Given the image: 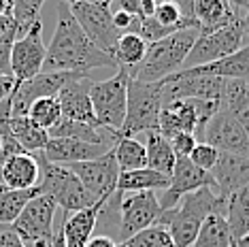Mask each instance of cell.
<instances>
[{
    "label": "cell",
    "mask_w": 249,
    "mask_h": 247,
    "mask_svg": "<svg viewBox=\"0 0 249 247\" xmlns=\"http://www.w3.org/2000/svg\"><path fill=\"white\" fill-rule=\"evenodd\" d=\"M9 128L13 132L15 141L21 145V149L28 154H38L45 149L49 141V132L32 124L26 115H11L9 117Z\"/></svg>",
    "instance_id": "f1b7e54d"
},
{
    "label": "cell",
    "mask_w": 249,
    "mask_h": 247,
    "mask_svg": "<svg viewBox=\"0 0 249 247\" xmlns=\"http://www.w3.org/2000/svg\"><path fill=\"white\" fill-rule=\"evenodd\" d=\"M162 88L160 83H143L130 77L128 83V105H126V120H124L120 137H137L141 132L158 130L162 113Z\"/></svg>",
    "instance_id": "5b68a950"
},
{
    "label": "cell",
    "mask_w": 249,
    "mask_h": 247,
    "mask_svg": "<svg viewBox=\"0 0 249 247\" xmlns=\"http://www.w3.org/2000/svg\"><path fill=\"white\" fill-rule=\"evenodd\" d=\"M117 247H175L171 234L162 226H149L141 232L132 234L130 239L117 243Z\"/></svg>",
    "instance_id": "d590c367"
},
{
    "label": "cell",
    "mask_w": 249,
    "mask_h": 247,
    "mask_svg": "<svg viewBox=\"0 0 249 247\" xmlns=\"http://www.w3.org/2000/svg\"><path fill=\"white\" fill-rule=\"evenodd\" d=\"M113 2L117 4V11H124V13L139 18V0H113Z\"/></svg>",
    "instance_id": "b9f144b4"
},
{
    "label": "cell",
    "mask_w": 249,
    "mask_h": 247,
    "mask_svg": "<svg viewBox=\"0 0 249 247\" xmlns=\"http://www.w3.org/2000/svg\"><path fill=\"white\" fill-rule=\"evenodd\" d=\"M228 2L239 11H249V0H228Z\"/></svg>",
    "instance_id": "7dc6e473"
},
{
    "label": "cell",
    "mask_w": 249,
    "mask_h": 247,
    "mask_svg": "<svg viewBox=\"0 0 249 247\" xmlns=\"http://www.w3.org/2000/svg\"><path fill=\"white\" fill-rule=\"evenodd\" d=\"M222 103H211V100H196V98H183L173 100V103L162 106L160 124L158 132L166 139H173L179 132H192L198 139L202 137L205 126L215 115Z\"/></svg>",
    "instance_id": "52a82bcc"
},
{
    "label": "cell",
    "mask_w": 249,
    "mask_h": 247,
    "mask_svg": "<svg viewBox=\"0 0 249 247\" xmlns=\"http://www.w3.org/2000/svg\"><path fill=\"white\" fill-rule=\"evenodd\" d=\"M113 154H115L120 173L124 171H137V168L147 166V154L145 145L132 137H120L113 145Z\"/></svg>",
    "instance_id": "1f68e13d"
},
{
    "label": "cell",
    "mask_w": 249,
    "mask_h": 247,
    "mask_svg": "<svg viewBox=\"0 0 249 247\" xmlns=\"http://www.w3.org/2000/svg\"><path fill=\"white\" fill-rule=\"evenodd\" d=\"M241 30H243V38H245V45L249 43V11H243L241 18H239Z\"/></svg>",
    "instance_id": "ee69618b"
},
{
    "label": "cell",
    "mask_w": 249,
    "mask_h": 247,
    "mask_svg": "<svg viewBox=\"0 0 249 247\" xmlns=\"http://www.w3.org/2000/svg\"><path fill=\"white\" fill-rule=\"evenodd\" d=\"M45 55H47V45L43 43V21L36 19L35 24L28 28L26 35H21L13 43L11 52V72L15 81H28L43 72Z\"/></svg>",
    "instance_id": "9a60e30c"
},
{
    "label": "cell",
    "mask_w": 249,
    "mask_h": 247,
    "mask_svg": "<svg viewBox=\"0 0 249 247\" xmlns=\"http://www.w3.org/2000/svg\"><path fill=\"white\" fill-rule=\"evenodd\" d=\"M198 36H200L198 28H183L171 36L149 43L143 62L134 71H130V77L143 83H158L171 77L173 72L183 69V62Z\"/></svg>",
    "instance_id": "3957f363"
},
{
    "label": "cell",
    "mask_w": 249,
    "mask_h": 247,
    "mask_svg": "<svg viewBox=\"0 0 249 247\" xmlns=\"http://www.w3.org/2000/svg\"><path fill=\"white\" fill-rule=\"evenodd\" d=\"M171 177L160 175L151 168H137V171H124L117 179V194H132V192H156L166 190Z\"/></svg>",
    "instance_id": "d4e9b609"
},
{
    "label": "cell",
    "mask_w": 249,
    "mask_h": 247,
    "mask_svg": "<svg viewBox=\"0 0 249 247\" xmlns=\"http://www.w3.org/2000/svg\"><path fill=\"white\" fill-rule=\"evenodd\" d=\"M38 160L35 154H18L11 156L0 164V181L7 185L9 190H30L38 185Z\"/></svg>",
    "instance_id": "7402d4cb"
},
{
    "label": "cell",
    "mask_w": 249,
    "mask_h": 247,
    "mask_svg": "<svg viewBox=\"0 0 249 247\" xmlns=\"http://www.w3.org/2000/svg\"><path fill=\"white\" fill-rule=\"evenodd\" d=\"M236 247H249V232H247V234H245V237H243V239H241V243H239V245H236Z\"/></svg>",
    "instance_id": "681fc988"
},
{
    "label": "cell",
    "mask_w": 249,
    "mask_h": 247,
    "mask_svg": "<svg viewBox=\"0 0 249 247\" xmlns=\"http://www.w3.org/2000/svg\"><path fill=\"white\" fill-rule=\"evenodd\" d=\"M198 71L205 75L222 77V79H239V81H249V43L234 52L228 58H222L211 64L198 66Z\"/></svg>",
    "instance_id": "4316f807"
},
{
    "label": "cell",
    "mask_w": 249,
    "mask_h": 247,
    "mask_svg": "<svg viewBox=\"0 0 249 247\" xmlns=\"http://www.w3.org/2000/svg\"><path fill=\"white\" fill-rule=\"evenodd\" d=\"M168 141H171V147L177 158H188L192 154V149L196 147L198 139L192 132H179V134H175L173 139H168Z\"/></svg>",
    "instance_id": "f35d334b"
},
{
    "label": "cell",
    "mask_w": 249,
    "mask_h": 247,
    "mask_svg": "<svg viewBox=\"0 0 249 247\" xmlns=\"http://www.w3.org/2000/svg\"><path fill=\"white\" fill-rule=\"evenodd\" d=\"M36 160H38V190L41 194H47L53 198V203L62 207L66 213H75L81 209L96 205V200L88 194V190L83 188V183L77 179V175L71 171L69 166L53 164L43 158V154L38 151Z\"/></svg>",
    "instance_id": "277c9868"
},
{
    "label": "cell",
    "mask_w": 249,
    "mask_h": 247,
    "mask_svg": "<svg viewBox=\"0 0 249 247\" xmlns=\"http://www.w3.org/2000/svg\"><path fill=\"white\" fill-rule=\"evenodd\" d=\"M89 86H92V77L83 75L60 89V94L55 98L60 103L62 117L89 124V126H98L92 109V100H89Z\"/></svg>",
    "instance_id": "d6986e66"
},
{
    "label": "cell",
    "mask_w": 249,
    "mask_h": 247,
    "mask_svg": "<svg viewBox=\"0 0 249 247\" xmlns=\"http://www.w3.org/2000/svg\"><path fill=\"white\" fill-rule=\"evenodd\" d=\"M128 83L130 71L117 69L113 77L105 81H92L89 86V100L100 128L120 132L126 120V105H128Z\"/></svg>",
    "instance_id": "8992f818"
},
{
    "label": "cell",
    "mask_w": 249,
    "mask_h": 247,
    "mask_svg": "<svg viewBox=\"0 0 249 247\" xmlns=\"http://www.w3.org/2000/svg\"><path fill=\"white\" fill-rule=\"evenodd\" d=\"M160 211V200H158L156 192H132L128 196H122L120 205H117V213H120L117 243L154 226Z\"/></svg>",
    "instance_id": "5bb4252c"
},
{
    "label": "cell",
    "mask_w": 249,
    "mask_h": 247,
    "mask_svg": "<svg viewBox=\"0 0 249 247\" xmlns=\"http://www.w3.org/2000/svg\"><path fill=\"white\" fill-rule=\"evenodd\" d=\"M86 247H117V243H115V239L107 237V234H96V237L88 241Z\"/></svg>",
    "instance_id": "7bdbcfd3"
},
{
    "label": "cell",
    "mask_w": 249,
    "mask_h": 247,
    "mask_svg": "<svg viewBox=\"0 0 249 247\" xmlns=\"http://www.w3.org/2000/svg\"><path fill=\"white\" fill-rule=\"evenodd\" d=\"M7 190H9V188H7V185H4L2 181H0V196H2L4 192H7Z\"/></svg>",
    "instance_id": "f907efd6"
},
{
    "label": "cell",
    "mask_w": 249,
    "mask_h": 247,
    "mask_svg": "<svg viewBox=\"0 0 249 247\" xmlns=\"http://www.w3.org/2000/svg\"><path fill=\"white\" fill-rule=\"evenodd\" d=\"M0 247H26L11 224H0Z\"/></svg>",
    "instance_id": "ab89813d"
},
{
    "label": "cell",
    "mask_w": 249,
    "mask_h": 247,
    "mask_svg": "<svg viewBox=\"0 0 249 247\" xmlns=\"http://www.w3.org/2000/svg\"><path fill=\"white\" fill-rule=\"evenodd\" d=\"M224 217L232 237V247H236L249 232V185L226 198Z\"/></svg>",
    "instance_id": "cb8c5ba5"
},
{
    "label": "cell",
    "mask_w": 249,
    "mask_h": 247,
    "mask_svg": "<svg viewBox=\"0 0 249 247\" xmlns=\"http://www.w3.org/2000/svg\"><path fill=\"white\" fill-rule=\"evenodd\" d=\"M26 117L32 124H36L38 128H43V130L49 132L62 117L58 98H38V100H35V103L30 105V109H28Z\"/></svg>",
    "instance_id": "836d02e7"
},
{
    "label": "cell",
    "mask_w": 249,
    "mask_h": 247,
    "mask_svg": "<svg viewBox=\"0 0 249 247\" xmlns=\"http://www.w3.org/2000/svg\"><path fill=\"white\" fill-rule=\"evenodd\" d=\"M0 149H2V139H0Z\"/></svg>",
    "instance_id": "f5cc1de1"
},
{
    "label": "cell",
    "mask_w": 249,
    "mask_h": 247,
    "mask_svg": "<svg viewBox=\"0 0 249 247\" xmlns=\"http://www.w3.org/2000/svg\"><path fill=\"white\" fill-rule=\"evenodd\" d=\"M226 200L215 192V188H198L194 192L185 194L173 209H162L154 226H162L168 230L175 247H190L194 243L202 222L211 213H224Z\"/></svg>",
    "instance_id": "7a4b0ae2"
},
{
    "label": "cell",
    "mask_w": 249,
    "mask_h": 247,
    "mask_svg": "<svg viewBox=\"0 0 249 247\" xmlns=\"http://www.w3.org/2000/svg\"><path fill=\"white\" fill-rule=\"evenodd\" d=\"M13 11V2L11 0H0V18H7Z\"/></svg>",
    "instance_id": "bcb514c9"
},
{
    "label": "cell",
    "mask_w": 249,
    "mask_h": 247,
    "mask_svg": "<svg viewBox=\"0 0 249 247\" xmlns=\"http://www.w3.org/2000/svg\"><path fill=\"white\" fill-rule=\"evenodd\" d=\"M83 2H92V4H100V7H111L113 0H83Z\"/></svg>",
    "instance_id": "c3c4849f"
},
{
    "label": "cell",
    "mask_w": 249,
    "mask_h": 247,
    "mask_svg": "<svg viewBox=\"0 0 249 247\" xmlns=\"http://www.w3.org/2000/svg\"><path fill=\"white\" fill-rule=\"evenodd\" d=\"M147 47H149V43H147L143 36L132 35V32H124V35L117 38L115 52H113V58L117 62V69L122 66V69L134 71L141 62H143Z\"/></svg>",
    "instance_id": "4dcf8cb0"
},
{
    "label": "cell",
    "mask_w": 249,
    "mask_h": 247,
    "mask_svg": "<svg viewBox=\"0 0 249 247\" xmlns=\"http://www.w3.org/2000/svg\"><path fill=\"white\" fill-rule=\"evenodd\" d=\"M69 7H71V13L75 15L77 24L81 26V30L86 32L89 41L98 49H103L105 53L113 55L117 38L122 36V32L113 24V11L109 7L83 2V0H77V2L69 4Z\"/></svg>",
    "instance_id": "4fadbf2b"
},
{
    "label": "cell",
    "mask_w": 249,
    "mask_h": 247,
    "mask_svg": "<svg viewBox=\"0 0 249 247\" xmlns=\"http://www.w3.org/2000/svg\"><path fill=\"white\" fill-rule=\"evenodd\" d=\"M13 2V11H11V18L15 21V28H18V38L21 35H26L28 28L35 24L38 18V13H41L43 4L47 2V0H11Z\"/></svg>",
    "instance_id": "e575fe53"
},
{
    "label": "cell",
    "mask_w": 249,
    "mask_h": 247,
    "mask_svg": "<svg viewBox=\"0 0 249 247\" xmlns=\"http://www.w3.org/2000/svg\"><path fill=\"white\" fill-rule=\"evenodd\" d=\"M222 106L249 134V89L245 81L226 79L222 89Z\"/></svg>",
    "instance_id": "83f0119b"
},
{
    "label": "cell",
    "mask_w": 249,
    "mask_h": 247,
    "mask_svg": "<svg viewBox=\"0 0 249 247\" xmlns=\"http://www.w3.org/2000/svg\"><path fill=\"white\" fill-rule=\"evenodd\" d=\"M222 77L205 75L198 69H185L177 71L171 77L158 81L162 88V100L164 105L173 100L183 98H196V100H211V103H222V89H224Z\"/></svg>",
    "instance_id": "9c48e42d"
},
{
    "label": "cell",
    "mask_w": 249,
    "mask_h": 247,
    "mask_svg": "<svg viewBox=\"0 0 249 247\" xmlns=\"http://www.w3.org/2000/svg\"><path fill=\"white\" fill-rule=\"evenodd\" d=\"M245 83H247V89H249V81H245Z\"/></svg>",
    "instance_id": "db71d44e"
},
{
    "label": "cell",
    "mask_w": 249,
    "mask_h": 247,
    "mask_svg": "<svg viewBox=\"0 0 249 247\" xmlns=\"http://www.w3.org/2000/svg\"><path fill=\"white\" fill-rule=\"evenodd\" d=\"M18 41V28H11L4 35H0V75H13L11 72V52L13 43Z\"/></svg>",
    "instance_id": "74e56055"
},
{
    "label": "cell",
    "mask_w": 249,
    "mask_h": 247,
    "mask_svg": "<svg viewBox=\"0 0 249 247\" xmlns=\"http://www.w3.org/2000/svg\"><path fill=\"white\" fill-rule=\"evenodd\" d=\"M207 185L213 188L211 173L192 164L190 158H177V164H175L171 173V183L164 190V194L158 198L160 200V209H173V207L179 205V200L185 194L194 192L198 188H207Z\"/></svg>",
    "instance_id": "e0dca14e"
},
{
    "label": "cell",
    "mask_w": 249,
    "mask_h": 247,
    "mask_svg": "<svg viewBox=\"0 0 249 247\" xmlns=\"http://www.w3.org/2000/svg\"><path fill=\"white\" fill-rule=\"evenodd\" d=\"M202 139H205V143L213 145L217 151L249 156V134H247V130L224 109L222 105H219V109L215 111V115L205 126Z\"/></svg>",
    "instance_id": "2e32d148"
},
{
    "label": "cell",
    "mask_w": 249,
    "mask_h": 247,
    "mask_svg": "<svg viewBox=\"0 0 249 247\" xmlns=\"http://www.w3.org/2000/svg\"><path fill=\"white\" fill-rule=\"evenodd\" d=\"M109 149L111 147L86 143V141H79V139H52L49 137V141L41 154L47 162L69 166V164H75V162L96 160L100 156H105Z\"/></svg>",
    "instance_id": "ffe728a7"
},
{
    "label": "cell",
    "mask_w": 249,
    "mask_h": 247,
    "mask_svg": "<svg viewBox=\"0 0 249 247\" xmlns=\"http://www.w3.org/2000/svg\"><path fill=\"white\" fill-rule=\"evenodd\" d=\"M109 203V200H107ZM107 203H96L88 209L75 211L71 215L64 217L62 222V237H64V245L66 247H86V243L94 237V228L98 224V217L103 213Z\"/></svg>",
    "instance_id": "603a6c76"
},
{
    "label": "cell",
    "mask_w": 249,
    "mask_h": 247,
    "mask_svg": "<svg viewBox=\"0 0 249 247\" xmlns=\"http://www.w3.org/2000/svg\"><path fill=\"white\" fill-rule=\"evenodd\" d=\"M15 26V21L11 15H7V18H0V35H4L7 30H11V28Z\"/></svg>",
    "instance_id": "f6af8a7d"
},
{
    "label": "cell",
    "mask_w": 249,
    "mask_h": 247,
    "mask_svg": "<svg viewBox=\"0 0 249 247\" xmlns=\"http://www.w3.org/2000/svg\"><path fill=\"white\" fill-rule=\"evenodd\" d=\"M192 164H196L198 168H202V171H207V173H211V168L215 166V162H217L219 158V151L213 147V145H209V143H196V147L192 149V154L188 156Z\"/></svg>",
    "instance_id": "8d00e7d4"
},
{
    "label": "cell",
    "mask_w": 249,
    "mask_h": 247,
    "mask_svg": "<svg viewBox=\"0 0 249 247\" xmlns=\"http://www.w3.org/2000/svg\"><path fill=\"white\" fill-rule=\"evenodd\" d=\"M115 66L117 62L113 55L105 53L86 36L81 26L77 24L75 15L71 13V7L60 0L58 2V21L52 36V43L45 55V72H89L94 69Z\"/></svg>",
    "instance_id": "6da1fadb"
},
{
    "label": "cell",
    "mask_w": 249,
    "mask_h": 247,
    "mask_svg": "<svg viewBox=\"0 0 249 247\" xmlns=\"http://www.w3.org/2000/svg\"><path fill=\"white\" fill-rule=\"evenodd\" d=\"M38 194H41L38 185L30 190H7L0 196V224H13L26 209V205Z\"/></svg>",
    "instance_id": "d6a6232c"
},
{
    "label": "cell",
    "mask_w": 249,
    "mask_h": 247,
    "mask_svg": "<svg viewBox=\"0 0 249 247\" xmlns=\"http://www.w3.org/2000/svg\"><path fill=\"white\" fill-rule=\"evenodd\" d=\"M243 11L234 9L228 0H194L192 2V19L198 24L200 35H211L219 28H226Z\"/></svg>",
    "instance_id": "44dd1931"
},
{
    "label": "cell",
    "mask_w": 249,
    "mask_h": 247,
    "mask_svg": "<svg viewBox=\"0 0 249 247\" xmlns=\"http://www.w3.org/2000/svg\"><path fill=\"white\" fill-rule=\"evenodd\" d=\"M55 209H58V205L53 203L52 196L38 194L26 205V209L19 213L18 220L11 224L26 247H53Z\"/></svg>",
    "instance_id": "ba28073f"
},
{
    "label": "cell",
    "mask_w": 249,
    "mask_h": 247,
    "mask_svg": "<svg viewBox=\"0 0 249 247\" xmlns=\"http://www.w3.org/2000/svg\"><path fill=\"white\" fill-rule=\"evenodd\" d=\"M83 75L89 72H38L36 77L28 81H21L15 86V89L11 92L9 103H11V115H26L30 105L38 98H55L60 94V89L64 86H69L71 81L79 79ZM9 115V117H11Z\"/></svg>",
    "instance_id": "7c38bea8"
},
{
    "label": "cell",
    "mask_w": 249,
    "mask_h": 247,
    "mask_svg": "<svg viewBox=\"0 0 249 247\" xmlns=\"http://www.w3.org/2000/svg\"><path fill=\"white\" fill-rule=\"evenodd\" d=\"M15 86H18V81H15L13 75H0V105L11 96V92L15 89Z\"/></svg>",
    "instance_id": "60d3db41"
},
{
    "label": "cell",
    "mask_w": 249,
    "mask_h": 247,
    "mask_svg": "<svg viewBox=\"0 0 249 247\" xmlns=\"http://www.w3.org/2000/svg\"><path fill=\"white\" fill-rule=\"evenodd\" d=\"M145 154H147V168L160 173V175L171 177L173 168L177 164V156H175L171 141L166 137H162L158 130L147 132Z\"/></svg>",
    "instance_id": "484cf974"
},
{
    "label": "cell",
    "mask_w": 249,
    "mask_h": 247,
    "mask_svg": "<svg viewBox=\"0 0 249 247\" xmlns=\"http://www.w3.org/2000/svg\"><path fill=\"white\" fill-rule=\"evenodd\" d=\"M64 2H66V4H72V2H77V0H64Z\"/></svg>",
    "instance_id": "816d5d0a"
},
{
    "label": "cell",
    "mask_w": 249,
    "mask_h": 247,
    "mask_svg": "<svg viewBox=\"0 0 249 247\" xmlns=\"http://www.w3.org/2000/svg\"><path fill=\"white\" fill-rule=\"evenodd\" d=\"M211 177L215 192L226 200L228 196L249 185V156L219 151V158L211 168Z\"/></svg>",
    "instance_id": "ac0fdd59"
},
{
    "label": "cell",
    "mask_w": 249,
    "mask_h": 247,
    "mask_svg": "<svg viewBox=\"0 0 249 247\" xmlns=\"http://www.w3.org/2000/svg\"><path fill=\"white\" fill-rule=\"evenodd\" d=\"M239 18L232 21V24H228L226 28H219V30L211 32V35H200L198 36L196 43L192 45V49H190V53H188V58H185L183 69L181 71L198 69V66L211 64V62L228 58V55H232L234 52H239L241 47H245V38H243Z\"/></svg>",
    "instance_id": "30bf717a"
},
{
    "label": "cell",
    "mask_w": 249,
    "mask_h": 247,
    "mask_svg": "<svg viewBox=\"0 0 249 247\" xmlns=\"http://www.w3.org/2000/svg\"><path fill=\"white\" fill-rule=\"evenodd\" d=\"M190 247H232V237L224 213L215 211L202 222L194 243Z\"/></svg>",
    "instance_id": "f546056e"
},
{
    "label": "cell",
    "mask_w": 249,
    "mask_h": 247,
    "mask_svg": "<svg viewBox=\"0 0 249 247\" xmlns=\"http://www.w3.org/2000/svg\"><path fill=\"white\" fill-rule=\"evenodd\" d=\"M69 168L77 175V179L83 183V188L88 190V194L92 196L96 203H100V200L107 203L117 192L120 166H117L113 147L105 156H100V158L75 162V164H69Z\"/></svg>",
    "instance_id": "8fae6325"
}]
</instances>
